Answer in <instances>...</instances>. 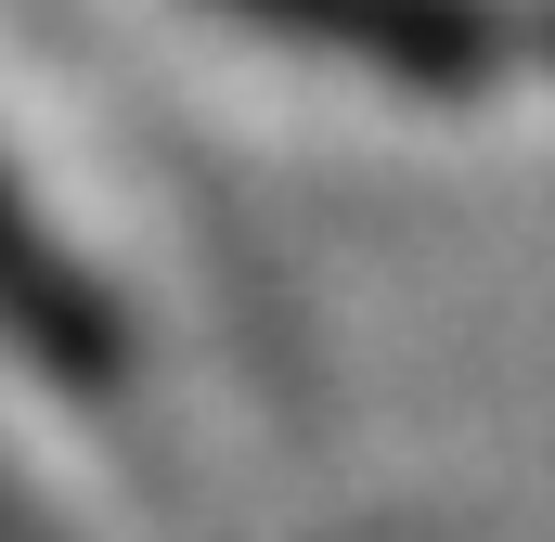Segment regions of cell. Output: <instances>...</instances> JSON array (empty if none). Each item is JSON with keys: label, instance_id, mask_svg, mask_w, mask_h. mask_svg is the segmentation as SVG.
<instances>
[{"label": "cell", "instance_id": "6da1fadb", "mask_svg": "<svg viewBox=\"0 0 555 542\" xmlns=\"http://www.w3.org/2000/svg\"><path fill=\"white\" fill-rule=\"evenodd\" d=\"M246 26H272L297 52H349L401 91H491L504 52H517V13L504 0H220Z\"/></svg>", "mask_w": 555, "mask_h": 542}, {"label": "cell", "instance_id": "3957f363", "mask_svg": "<svg viewBox=\"0 0 555 542\" xmlns=\"http://www.w3.org/2000/svg\"><path fill=\"white\" fill-rule=\"evenodd\" d=\"M0 542H65V530H52V517H39V504H26V491L0 478Z\"/></svg>", "mask_w": 555, "mask_h": 542}, {"label": "cell", "instance_id": "7a4b0ae2", "mask_svg": "<svg viewBox=\"0 0 555 542\" xmlns=\"http://www.w3.org/2000/svg\"><path fill=\"white\" fill-rule=\"evenodd\" d=\"M0 349L39 362L52 388H117V375H130V323H117L104 271L26 207L13 168H0Z\"/></svg>", "mask_w": 555, "mask_h": 542}]
</instances>
